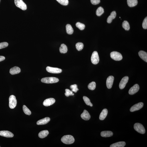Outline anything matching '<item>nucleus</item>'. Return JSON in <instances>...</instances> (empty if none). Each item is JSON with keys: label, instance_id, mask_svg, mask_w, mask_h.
Instances as JSON below:
<instances>
[{"label": "nucleus", "instance_id": "obj_34", "mask_svg": "<svg viewBox=\"0 0 147 147\" xmlns=\"http://www.w3.org/2000/svg\"><path fill=\"white\" fill-rule=\"evenodd\" d=\"M58 3L64 6H67L69 3L68 0H56Z\"/></svg>", "mask_w": 147, "mask_h": 147}, {"label": "nucleus", "instance_id": "obj_20", "mask_svg": "<svg viewBox=\"0 0 147 147\" xmlns=\"http://www.w3.org/2000/svg\"><path fill=\"white\" fill-rule=\"evenodd\" d=\"M108 110L107 109H104L103 110L100 115L99 118L101 120H103L105 119L108 114Z\"/></svg>", "mask_w": 147, "mask_h": 147}, {"label": "nucleus", "instance_id": "obj_35", "mask_svg": "<svg viewBox=\"0 0 147 147\" xmlns=\"http://www.w3.org/2000/svg\"><path fill=\"white\" fill-rule=\"evenodd\" d=\"M65 94L67 97H68L70 96H73L74 94L73 93L72 91L68 89H66L65 90Z\"/></svg>", "mask_w": 147, "mask_h": 147}, {"label": "nucleus", "instance_id": "obj_22", "mask_svg": "<svg viewBox=\"0 0 147 147\" xmlns=\"http://www.w3.org/2000/svg\"><path fill=\"white\" fill-rule=\"evenodd\" d=\"M126 145V143L124 142L121 141L118 142L111 144L110 147H123Z\"/></svg>", "mask_w": 147, "mask_h": 147}, {"label": "nucleus", "instance_id": "obj_25", "mask_svg": "<svg viewBox=\"0 0 147 147\" xmlns=\"http://www.w3.org/2000/svg\"><path fill=\"white\" fill-rule=\"evenodd\" d=\"M60 52L61 53H65L68 51L67 47L64 44H62L60 48Z\"/></svg>", "mask_w": 147, "mask_h": 147}, {"label": "nucleus", "instance_id": "obj_7", "mask_svg": "<svg viewBox=\"0 0 147 147\" xmlns=\"http://www.w3.org/2000/svg\"><path fill=\"white\" fill-rule=\"evenodd\" d=\"M99 57L97 52L96 51L93 52L91 57V61L94 64H97L99 63Z\"/></svg>", "mask_w": 147, "mask_h": 147}, {"label": "nucleus", "instance_id": "obj_18", "mask_svg": "<svg viewBox=\"0 0 147 147\" xmlns=\"http://www.w3.org/2000/svg\"><path fill=\"white\" fill-rule=\"evenodd\" d=\"M113 135L112 132L109 131H103L101 133V136L104 137H109L112 136Z\"/></svg>", "mask_w": 147, "mask_h": 147}, {"label": "nucleus", "instance_id": "obj_6", "mask_svg": "<svg viewBox=\"0 0 147 147\" xmlns=\"http://www.w3.org/2000/svg\"><path fill=\"white\" fill-rule=\"evenodd\" d=\"M15 3L17 7L22 10L25 11L26 9V5L23 0H15Z\"/></svg>", "mask_w": 147, "mask_h": 147}, {"label": "nucleus", "instance_id": "obj_9", "mask_svg": "<svg viewBox=\"0 0 147 147\" xmlns=\"http://www.w3.org/2000/svg\"><path fill=\"white\" fill-rule=\"evenodd\" d=\"M143 106V103L140 102L138 104L134 105L130 109V111L133 112L139 110L142 108Z\"/></svg>", "mask_w": 147, "mask_h": 147}, {"label": "nucleus", "instance_id": "obj_8", "mask_svg": "<svg viewBox=\"0 0 147 147\" xmlns=\"http://www.w3.org/2000/svg\"><path fill=\"white\" fill-rule=\"evenodd\" d=\"M46 70L47 72L49 73L53 74L60 73L62 72L61 69L49 66L46 67Z\"/></svg>", "mask_w": 147, "mask_h": 147}, {"label": "nucleus", "instance_id": "obj_15", "mask_svg": "<svg viewBox=\"0 0 147 147\" xmlns=\"http://www.w3.org/2000/svg\"><path fill=\"white\" fill-rule=\"evenodd\" d=\"M81 117L85 121H88L90 118V114L86 110H84L83 113L81 114Z\"/></svg>", "mask_w": 147, "mask_h": 147}, {"label": "nucleus", "instance_id": "obj_26", "mask_svg": "<svg viewBox=\"0 0 147 147\" xmlns=\"http://www.w3.org/2000/svg\"><path fill=\"white\" fill-rule=\"evenodd\" d=\"M66 30L67 33L68 34H72L74 32L73 28L71 25L69 24H68L66 26Z\"/></svg>", "mask_w": 147, "mask_h": 147}, {"label": "nucleus", "instance_id": "obj_36", "mask_svg": "<svg viewBox=\"0 0 147 147\" xmlns=\"http://www.w3.org/2000/svg\"><path fill=\"white\" fill-rule=\"evenodd\" d=\"M70 88L72 89V91L75 93H76L79 89L77 88V84H74L70 86Z\"/></svg>", "mask_w": 147, "mask_h": 147}, {"label": "nucleus", "instance_id": "obj_21", "mask_svg": "<svg viewBox=\"0 0 147 147\" xmlns=\"http://www.w3.org/2000/svg\"><path fill=\"white\" fill-rule=\"evenodd\" d=\"M138 54L141 58L144 61L147 62V52L143 51H140L138 53Z\"/></svg>", "mask_w": 147, "mask_h": 147}, {"label": "nucleus", "instance_id": "obj_2", "mask_svg": "<svg viewBox=\"0 0 147 147\" xmlns=\"http://www.w3.org/2000/svg\"><path fill=\"white\" fill-rule=\"evenodd\" d=\"M41 81L42 82L45 83H53L58 82L59 79L55 77H47L42 78Z\"/></svg>", "mask_w": 147, "mask_h": 147}, {"label": "nucleus", "instance_id": "obj_30", "mask_svg": "<svg viewBox=\"0 0 147 147\" xmlns=\"http://www.w3.org/2000/svg\"><path fill=\"white\" fill-rule=\"evenodd\" d=\"M83 99L85 102L87 106H93V104L90 102V99L86 97V96H84L83 97Z\"/></svg>", "mask_w": 147, "mask_h": 147}, {"label": "nucleus", "instance_id": "obj_5", "mask_svg": "<svg viewBox=\"0 0 147 147\" xmlns=\"http://www.w3.org/2000/svg\"><path fill=\"white\" fill-rule=\"evenodd\" d=\"M9 106L11 109H14L17 105V101L16 97L14 95L10 96L9 99Z\"/></svg>", "mask_w": 147, "mask_h": 147}, {"label": "nucleus", "instance_id": "obj_39", "mask_svg": "<svg viewBox=\"0 0 147 147\" xmlns=\"http://www.w3.org/2000/svg\"><path fill=\"white\" fill-rule=\"evenodd\" d=\"M92 4L94 5H97L100 2V0H90Z\"/></svg>", "mask_w": 147, "mask_h": 147}, {"label": "nucleus", "instance_id": "obj_29", "mask_svg": "<svg viewBox=\"0 0 147 147\" xmlns=\"http://www.w3.org/2000/svg\"><path fill=\"white\" fill-rule=\"evenodd\" d=\"M75 46L77 50L79 51H80L83 49L84 45L83 44L81 43V42H78L76 44Z\"/></svg>", "mask_w": 147, "mask_h": 147}, {"label": "nucleus", "instance_id": "obj_3", "mask_svg": "<svg viewBox=\"0 0 147 147\" xmlns=\"http://www.w3.org/2000/svg\"><path fill=\"white\" fill-rule=\"evenodd\" d=\"M134 128L135 130L141 134H144L145 133V129L144 127L142 124L140 123H135L134 125Z\"/></svg>", "mask_w": 147, "mask_h": 147}, {"label": "nucleus", "instance_id": "obj_23", "mask_svg": "<svg viewBox=\"0 0 147 147\" xmlns=\"http://www.w3.org/2000/svg\"><path fill=\"white\" fill-rule=\"evenodd\" d=\"M128 6L130 7H133L136 5L138 4L137 0H127Z\"/></svg>", "mask_w": 147, "mask_h": 147}, {"label": "nucleus", "instance_id": "obj_40", "mask_svg": "<svg viewBox=\"0 0 147 147\" xmlns=\"http://www.w3.org/2000/svg\"><path fill=\"white\" fill-rule=\"evenodd\" d=\"M5 57L4 56H0V62L3 61L5 60Z\"/></svg>", "mask_w": 147, "mask_h": 147}, {"label": "nucleus", "instance_id": "obj_16", "mask_svg": "<svg viewBox=\"0 0 147 147\" xmlns=\"http://www.w3.org/2000/svg\"><path fill=\"white\" fill-rule=\"evenodd\" d=\"M50 121V119L49 117H45L44 119L39 120L37 123L38 125H42L46 124Z\"/></svg>", "mask_w": 147, "mask_h": 147}, {"label": "nucleus", "instance_id": "obj_17", "mask_svg": "<svg viewBox=\"0 0 147 147\" xmlns=\"http://www.w3.org/2000/svg\"><path fill=\"white\" fill-rule=\"evenodd\" d=\"M21 69L17 67H15L11 69L10 71V73L11 75H15L21 72Z\"/></svg>", "mask_w": 147, "mask_h": 147}, {"label": "nucleus", "instance_id": "obj_24", "mask_svg": "<svg viewBox=\"0 0 147 147\" xmlns=\"http://www.w3.org/2000/svg\"><path fill=\"white\" fill-rule=\"evenodd\" d=\"M49 134V132L47 130H44L40 132L39 133L38 136L40 138H43L46 137Z\"/></svg>", "mask_w": 147, "mask_h": 147}, {"label": "nucleus", "instance_id": "obj_27", "mask_svg": "<svg viewBox=\"0 0 147 147\" xmlns=\"http://www.w3.org/2000/svg\"><path fill=\"white\" fill-rule=\"evenodd\" d=\"M104 12V8L101 7H100L98 8L96 11V14L98 16H100Z\"/></svg>", "mask_w": 147, "mask_h": 147}, {"label": "nucleus", "instance_id": "obj_41", "mask_svg": "<svg viewBox=\"0 0 147 147\" xmlns=\"http://www.w3.org/2000/svg\"><path fill=\"white\" fill-rule=\"evenodd\" d=\"M119 18H121V17H120Z\"/></svg>", "mask_w": 147, "mask_h": 147}, {"label": "nucleus", "instance_id": "obj_42", "mask_svg": "<svg viewBox=\"0 0 147 147\" xmlns=\"http://www.w3.org/2000/svg\"></svg>", "mask_w": 147, "mask_h": 147}, {"label": "nucleus", "instance_id": "obj_4", "mask_svg": "<svg viewBox=\"0 0 147 147\" xmlns=\"http://www.w3.org/2000/svg\"><path fill=\"white\" fill-rule=\"evenodd\" d=\"M111 58L116 61H120L122 60L123 57L122 55L119 52L113 51L110 53Z\"/></svg>", "mask_w": 147, "mask_h": 147}, {"label": "nucleus", "instance_id": "obj_38", "mask_svg": "<svg viewBox=\"0 0 147 147\" xmlns=\"http://www.w3.org/2000/svg\"><path fill=\"white\" fill-rule=\"evenodd\" d=\"M143 28L144 29H146L147 28V17H146L143 20L142 24Z\"/></svg>", "mask_w": 147, "mask_h": 147}, {"label": "nucleus", "instance_id": "obj_14", "mask_svg": "<svg viewBox=\"0 0 147 147\" xmlns=\"http://www.w3.org/2000/svg\"><path fill=\"white\" fill-rule=\"evenodd\" d=\"M0 136L7 138H12L14 136V135L10 131H0Z\"/></svg>", "mask_w": 147, "mask_h": 147}, {"label": "nucleus", "instance_id": "obj_32", "mask_svg": "<svg viewBox=\"0 0 147 147\" xmlns=\"http://www.w3.org/2000/svg\"><path fill=\"white\" fill-rule=\"evenodd\" d=\"M23 112L25 114L30 115L31 114V111L26 106L23 105Z\"/></svg>", "mask_w": 147, "mask_h": 147}, {"label": "nucleus", "instance_id": "obj_33", "mask_svg": "<svg viewBox=\"0 0 147 147\" xmlns=\"http://www.w3.org/2000/svg\"><path fill=\"white\" fill-rule=\"evenodd\" d=\"M76 26L77 28L81 30H83L85 28V25L83 23L77 22L76 23Z\"/></svg>", "mask_w": 147, "mask_h": 147}, {"label": "nucleus", "instance_id": "obj_11", "mask_svg": "<svg viewBox=\"0 0 147 147\" xmlns=\"http://www.w3.org/2000/svg\"><path fill=\"white\" fill-rule=\"evenodd\" d=\"M139 89V85L137 84H135L130 89L129 91V93L131 95H133L137 92Z\"/></svg>", "mask_w": 147, "mask_h": 147}, {"label": "nucleus", "instance_id": "obj_10", "mask_svg": "<svg viewBox=\"0 0 147 147\" xmlns=\"http://www.w3.org/2000/svg\"><path fill=\"white\" fill-rule=\"evenodd\" d=\"M129 79V77L126 76L123 78L119 83V87L120 89H122L124 88L126 84L127 83Z\"/></svg>", "mask_w": 147, "mask_h": 147}, {"label": "nucleus", "instance_id": "obj_13", "mask_svg": "<svg viewBox=\"0 0 147 147\" xmlns=\"http://www.w3.org/2000/svg\"><path fill=\"white\" fill-rule=\"evenodd\" d=\"M55 102V100L54 99L51 98L45 100L43 102V104L44 106H48L52 105Z\"/></svg>", "mask_w": 147, "mask_h": 147}, {"label": "nucleus", "instance_id": "obj_12", "mask_svg": "<svg viewBox=\"0 0 147 147\" xmlns=\"http://www.w3.org/2000/svg\"><path fill=\"white\" fill-rule=\"evenodd\" d=\"M114 78L113 76H110L108 78L106 81V85L108 88H111L113 83Z\"/></svg>", "mask_w": 147, "mask_h": 147}, {"label": "nucleus", "instance_id": "obj_1", "mask_svg": "<svg viewBox=\"0 0 147 147\" xmlns=\"http://www.w3.org/2000/svg\"><path fill=\"white\" fill-rule=\"evenodd\" d=\"M61 141L62 143L66 144H72L75 141L73 136L71 135H66L62 137Z\"/></svg>", "mask_w": 147, "mask_h": 147}, {"label": "nucleus", "instance_id": "obj_19", "mask_svg": "<svg viewBox=\"0 0 147 147\" xmlns=\"http://www.w3.org/2000/svg\"><path fill=\"white\" fill-rule=\"evenodd\" d=\"M116 11H113L111 13L110 15L107 18V22L108 23H110L112 21L113 19L116 18Z\"/></svg>", "mask_w": 147, "mask_h": 147}, {"label": "nucleus", "instance_id": "obj_37", "mask_svg": "<svg viewBox=\"0 0 147 147\" xmlns=\"http://www.w3.org/2000/svg\"><path fill=\"white\" fill-rule=\"evenodd\" d=\"M8 44L6 42H3L0 43V49L6 48L8 46Z\"/></svg>", "mask_w": 147, "mask_h": 147}, {"label": "nucleus", "instance_id": "obj_28", "mask_svg": "<svg viewBox=\"0 0 147 147\" xmlns=\"http://www.w3.org/2000/svg\"><path fill=\"white\" fill-rule=\"evenodd\" d=\"M122 26L127 31H128L130 29V26L129 23L127 21H124L123 22Z\"/></svg>", "mask_w": 147, "mask_h": 147}, {"label": "nucleus", "instance_id": "obj_43", "mask_svg": "<svg viewBox=\"0 0 147 147\" xmlns=\"http://www.w3.org/2000/svg\"></svg>", "mask_w": 147, "mask_h": 147}, {"label": "nucleus", "instance_id": "obj_31", "mask_svg": "<svg viewBox=\"0 0 147 147\" xmlns=\"http://www.w3.org/2000/svg\"><path fill=\"white\" fill-rule=\"evenodd\" d=\"M96 84L95 82H93L89 83L88 86L89 89L91 90H94L96 88Z\"/></svg>", "mask_w": 147, "mask_h": 147}]
</instances>
